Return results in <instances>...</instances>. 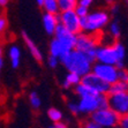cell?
Instances as JSON below:
<instances>
[{
  "label": "cell",
  "instance_id": "obj_21",
  "mask_svg": "<svg viewBox=\"0 0 128 128\" xmlns=\"http://www.w3.org/2000/svg\"><path fill=\"white\" fill-rule=\"evenodd\" d=\"M48 116L52 122L57 124V122H60L62 120V112L57 107H51L48 111Z\"/></svg>",
  "mask_w": 128,
  "mask_h": 128
},
{
  "label": "cell",
  "instance_id": "obj_4",
  "mask_svg": "<svg viewBox=\"0 0 128 128\" xmlns=\"http://www.w3.org/2000/svg\"><path fill=\"white\" fill-rule=\"evenodd\" d=\"M78 106L80 114L91 116L95 111L107 107V95H99V94H89L78 98Z\"/></svg>",
  "mask_w": 128,
  "mask_h": 128
},
{
  "label": "cell",
  "instance_id": "obj_1",
  "mask_svg": "<svg viewBox=\"0 0 128 128\" xmlns=\"http://www.w3.org/2000/svg\"><path fill=\"white\" fill-rule=\"evenodd\" d=\"M126 57V48L120 42H112L97 48L96 62L116 66L118 69L124 67V59Z\"/></svg>",
  "mask_w": 128,
  "mask_h": 128
},
{
  "label": "cell",
  "instance_id": "obj_6",
  "mask_svg": "<svg viewBox=\"0 0 128 128\" xmlns=\"http://www.w3.org/2000/svg\"><path fill=\"white\" fill-rule=\"evenodd\" d=\"M90 119L100 128H116L120 116L107 106L95 111L90 116Z\"/></svg>",
  "mask_w": 128,
  "mask_h": 128
},
{
  "label": "cell",
  "instance_id": "obj_25",
  "mask_svg": "<svg viewBox=\"0 0 128 128\" xmlns=\"http://www.w3.org/2000/svg\"><path fill=\"white\" fill-rule=\"evenodd\" d=\"M118 81L128 83V70L126 68H121L118 70Z\"/></svg>",
  "mask_w": 128,
  "mask_h": 128
},
{
  "label": "cell",
  "instance_id": "obj_3",
  "mask_svg": "<svg viewBox=\"0 0 128 128\" xmlns=\"http://www.w3.org/2000/svg\"><path fill=\"white\" fill-rule=\"evenodd\" d=\"M110 23V13L105 9H96L89 12L86 18H81V32L97 35Z\"/></svg>",
  "mask_w": 128,
  "mask_h": 128
},
{
  "label": "cell",
  "instance_id": "obj_14",
  "mask_svg": "<svg viewBox=\"0 0 128 128\" xmlns=\"http://www.w3.org/2000/svg\"><path fill=\"white\" fill-rule=\"evenodd\" d=\"M8 58L10 61L13 68H18L21 65V58H22V53H21V48H18V45H12L8 48Z\"/></svg>",
  "mask_w": 128,
  "mask_h": 128
},
{
  "label": "cell",
  "instance_id": "obj_5",
  "mask_svg": "<svg viewBox=\"0 0 128 128\" xmlns=\"http://www.w3.org/2000/svg\"><path fill=\"white\" fill-rule=\"evenodd\" d=\"M99 46V39L96 35L80 32L76 37L75 50L84 53L88 58L96 62V51Z\"/></svg>",
  "mask_w": 128,
  "mask_h": 128
},
{
  "label": "cell",
  "instance_id": "obj_31",
  "mask_svg": "<svg viewBox=\"0 0 128 128\" xmlns=\"http://www.w3.org/2000/svg\"><path fill=\"white\" fill-rule=\"evenodd\" d=\"M4 67V52H2V48L0 46V72Z\"/></svg>",
  "mask_w": 128,
  "mask_h": 128
},
{
  "label": "cell",
  "instance_id": "obj_29",
  "mask_svg": "<svg viewBox=\"0 0 128 128\" xmlns=\"http://www.w3.org/2000/svg\"><path fill=\"white\" fill-rule=\"evenodd\" d=\"M48 64L51 68H57L58 65L60 64V60L58 59V58H54V57H52V56H50V57L48 58Z\"/></svg>",
  "mask_w": 128,
  "mask_h": 128
},
{
  "label": "cell",
  "instance_id": "obj_2",
  "mask_svg": "<svg viewBox=\"0 0 128 128\" xmlns=\"http://www.w3.org/2000/svg\"><path fill=\"white\" fill-rule=\"evenodd\" d=\"M59 60L60 64H62L68 73L78 74L81 78L91 73L92 66L95 64V61L88 58L84 53L75 50V48L65 53Z\"/></svg>",
  "mask_w": 128,
  "mask_h": 128
},
{
  "label": "cell",
  "instance_id": "obj_33",
  "mask_svg": "<svg viewBox=\"0 0 128 128\" xmlns=\"http://www.w3.org/2000/svg\"><path fill=\"white\" fill-rule=\"evenodd\" d=\"M9 0H0V7H5L8 4Z\"/></svg>",
  "mask_w": 128,
  "mask_h": 128
},
{
  "label": "cell",
  "instance_id": "obj_30",
  "mask_svg": "<svg viewBox=\"0 0 128 128\" xmlns=\"http://www.w3.org/2000/svg\"><path fill=\"white\" fill-rule=\"evenodd\" d=\"M95 1L96 0H78V5L84 6V7H86V8H89V7L91 6Z\"/></svg>",
  "mask_w": 128,
  "mask_h": 128
},
{
  "label": "cell",
  "instance_id": "obj_8",
  "mask_svg": "<svg viewBox=\"0 0 128 128\" xmlns=\"http://www.w3.org/2000/svg\"><path fill=\"white\" fill-rule=\"evenodd\" d=\"M58 20L60 26L72 34L78 35L81 32V18L76 15L75 10L60 12L58 14Z\"/></svg>",
  "mask_w": 128,
  "mask_h": 128
},
{
  "label": "cell",
  "instance_id": "obj_26",
  "mask_svg": "<svg viewBox=\"0 0 128 128\" xmlns=\"http://www.w3.org/2000/svg\"><path fill=\"white\" fill-rule=\"evenodd\" d=\"M81 128H100V127H99L97 124H95V122L89 118V119H86L81 124Z\"/></svg>",
  "mask_w": 128,
  "mask_h": 128
},
{
  "label": "cell",
  "instance_id": "obj_27",
  "mask_svg": "<svg viewBox=\"0 0 128 128\" xmlns=\"http://www.w3.org/2000/svg\"><path fill=\"white\" fill-rule=\"evenodd\" d=\"M116 128H128V113L125 114V116H120Z\"/></svg>",
  "mask_w": 128,
  "mask_h": 128
},
{
  "label": "cell",
  "instance_id": "obj_9",
  "mask_svg": "<svg viewBox=\"0 0 128 128\" xmlns=\"http://www.w3.org/2000/svg\"><path fill=\"white\" fill-rule=\"evenodd\" d=\"M107 106L119 116L128 113V91L107 95Z\"/></svg>",
  "mask_w": 128,
  "mask_h": 128
},
{
  "label": "cell",
  "instance_id": "obj_12",
  "mask_svg": "<svg viewBox=\"0 0 128 128\" xmlns=\"http://www.w3.org/2000/svg\"><path fill=\"white\" fill-rule=\"evenodd\" d=\"M43 28H44L45 32L48 35L53 36L57 28L59 27V20H58V15L54 14H48V13H44L43 15Z\"/></svg>",
  "mask_w": 128,
  "mask_h": 128
},
{
  "label": "cell",
  "instance_id": "obj_32",
  "mask_svg": "<svg viewBox=\"0 0 128 128\" xmlns=\"http://www.w3.org/2000/svg\"><path fill=\"white\" fill-rule=\"evenodd\" d=\"M110 10L112 14H116V13H118V6H116V4H113V5H111L110 6Z\"/></svg>",
  "mask_w": 128,
  "mask_h": 128
},
{
  "label": "cell",
  "instance_id": "obj_16",
  "mask_svg": "<svg viewBox=\"0 0 128 128\" xmlns=\"http://www.w3.org/2000/svg\"><path fill=\"white\" fill-rule=\"evenodd\" d=\"M81 83V76L74 73H68L65 76L62 82V86L65 89H70V88H75L76 86Z\"/></svg>",
  "mask_w": 128,
  "mask_h": 128
},
{
  "label": "cell",
  "instance_id": "obj_15",
  "mask_svg": "<svg viewBox=\"0 0 128 128\" xmlns=\"http://www.w3.org/2000/svg\"><path fill=\"white\" fill-rule=\"evenodd\" d=\"M48 51H50V56H52V57H54V58H58V59H60L64 54L67 53V50L64 48V45L61 44L59 40H57L54 37L50 42Z\"/></svg>",
  "mask_w": 128,
  "mask_h": 128
},
{
  "label": "cell",
  "instance_id": "obj_18",
  "mask_svg": "<svg viewBox=\"0 0 128 128\" xmlns=\"http://www.w3.org/2000/svg\"><path fill=\"white\" fill-rule=\"evenodd\" d=\"M78 5V0H58V6L60 12L74 10Z\"/></svg>",
  "mask_w": 128,
  "mask_h": 128
},
{
  "label": "cell",
  "instance_id": "obj_19",
  "mask_svg": "<svg viewBox=\"0 0 128 128\" xmlns=\"http://www.w3.org/2000/svg\"><path fill=\"white\" fill-rule=\"evenodd\" d=\"M128 91V83L121 82V81H116L113 84H111L108 88V94L107 95H112V94H120Z\"/></svg>",
  "mask_w": 128,
  "mask_h": 128
},
{
  "label": "cell",
  "instance_id": "obj_7",
  "mask_svg": "<svg viewBox=\"0 0 128 128\" xmlns=\"http://www.w3.org/2000/svg\"><path fill=\"white\" fill-rule=\"evenodd\" d=\"M118 70L119 69L116 66L95 62L92 66V69H91V73H94L102 81H104L105 83L111 86L118 81Z\"/></svg>",
  "mask_w": 128,
  "mask_h": 128
},
{
  "label": "cell",
  "instance_id": "obj_22",
  "mask_svg": "<svg viewBox=\"0 0 128 128\" xmlns=\"http://www.w3.org/2000/svg\"><path fill=\"white\" fill-rule=\"evenodd\" d=\"M29 103L32 108L37 110V108L40 107V105H42V99H40L39 95L36 92V91H31V92L29 94Z\"/></svg>",
  "mask_w": 128,
  "mask_h": 128
},
{
  "label": "cell",
  "instance_id": "obj_20",
  "mask_svg": "<svg viewBox=\"0 0 128 128\" xmlns=\"http://www.w3.org/2000/svg\"><path fill=\"white\" fill-rule=\"evenodd\" d=\"M107 30H108V35L111 38L118 39L121 36V27L116 21H112L107 26Z\"/></svg>",
  "mask_w": 128,
  "mask_h": 128
},
{
  "label": "cell",
  "instance_id": "obj_34",
  "mask_svg": "<svg viewBox=\"0 0 128 128\" xmlns=\"http://www.w3.org/2000/svg\"><path fill=\"white\" fill-rule=\"evenodd\" d=\"M114 1H116V0H104V2L107 4V5H110V6H111V5H113Z\"/></svg>",
  "mask_w": 128,
  "mask_h": 128
},
{
  "label": "cell",
  "instance_id": "obj_23",
  "mask_svg": "<svg viewBox=\"0 0 128 128\" xmlns=\"http://www.w3.org/2000/svg\"><path fill=\"white\" fill-rule=\"evenodd\" d=\"M74 10H75L76 15H78L80 18H86V15L89 14V8H86V7H84V6H81V5H78Z\"/></svg>",
  "mask_w": 128,
  "mask_h": 128
},
{
  "label": "cell",
  "instance_id": "obj_11",
  "mask_svg": "<svg viewBox=\"0 0 128 128\" xmlns=\"http://www.w3.org/2000/svg\"><path fill=\"white\" fill-rule=\"evenodd\" d=\"M53 37L64 45V48L67 50V52H69V51H72V50H74L75 48L76 37H78V35L72 34L70 31H68V30H66L65 28L61 27L60 24H59V27L57 28V30H56Z\"/></svg>",
  "mask_w": 128,
  "mask_h": 128
},
{
  "label": "cell",
  "instance_id": "obj_13",
  "mask_svg": "<svg viewBox=\"0 0 128 128\" xmlns=\"http://www.w3.org/2000/svg\"><path fill=\"white\" fill-rule=\"evenodd\" d=\"M22 38H23L24 44L27 45L28 50H29L30 54L34 57V59L37 60V61H42L43 60V53H42V51H40V48H38V45H36V43L34 42L32 39L30 38L26 32L22 34Z\"/></svg>",
  "mask_w": 128,
  "mask_h": 128
},
{
  "label": "cell",
  "instance_id": "obj_10",
  "mask_svg": "<svg viewBox=\"0 0 128 128\" xmlns=\"http://www.w3.org/2000/svg\"><path fill=\"white\" fill-rule=\"evenodd\" d=\"M81 84H83L86 88L94 94H99V95H107L108 94V88L110 86L102 81L99 78H97L94 73L84 75L81 78Z\"/></svg>",
  "mask_w": 128,
  "mask_h": 128
},
{
  "label": "cell",
  "instance_id": "obj_36",
  "mask_svg": "<svg viewBox=\"0 0 128 128\" xmlns=\"http://www.w3.org/2000/svg\"><path fill=\"white\" fill-rule=\"evenodd\" d=\"M36 1H37V2H38L39 5H40V4H42V1H43V0H36Z\"/></svg>",
  "mask_w": 128,
  "mask_h": 128
},
{
  "label": "cell",
  "instance_id": "obj_35",
  "mask_svg": "<svg viewBox=\"0 0 128 128\" xmlns=\"http://www.w3.org/2000/svg\"><path fill=\"white\" fill-rule=\"evenodd\" d=\"M48 128H60V127H59V126H58V125H57V124H54V125L50 126V127H48Z\"/></svg>",
  "mask_w": 128,
  "mask_h": 128
},
{
  "label": "cell",
  "instance_id": "obj_17",
  "mask_svg": "<svg viewBox=\"0 0 128 128\" xmlns=\"http://www.w3.org/2000/svg\"><path fill=\"white\" fill-rule=\"evenodd\" d=\"M40 6L43 7L45 13H48V14L58 15L60 13L59 6H58V0H43Z\"/></svg>",
  "mask_w": 128,
  "mask_h": 128
},
{
  "label": "cell",
  "instance_id": "obj_24",
  "mask_svg": "<svg viewBox=\"0 0 128 128\" xmlns=\"http://www.w3.org/2000/svg\"><path fill=\"white\" fill-rule=\"evenodd\" d=\"M7 28H8V21L6 16L4 14H0V36L6 32Z\"/></svg>",
  "mask_w": 128,
  "mask_h": 128
},
{
  "label": "cell",
  "instance_id": "obj_37",
  "mask_svg": "<svg viewBox=\"0 0 128 128\" xmlns=\"http://www.w3.org/2000/svg\"><path fill=\"white\" fill-rule=\"evenodd\" d=\"M127 4H128V0H127Z\"/></svg>",
  "mask_w": 128,
  "mask_h": 128
},
{
  "label": "cell",
  "instance_id": "obj_28",
  "mask_svg": "<svg viewBox=\"0 0 128 128\" xmlns=\"http://www.w3.org/2000/svg\"><path fill=\"white\" fill-rule=\"evenodd\" d=\"M67 106H68V110L70 111L73 114H75V116L80 114V111H78V102H76V103H75V102H69Z\"/></svg>",
  "mask_w": 128,
  "mask_h": 128
}]
</instances>
